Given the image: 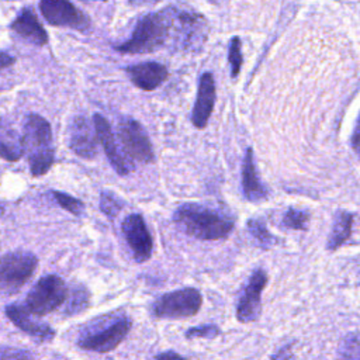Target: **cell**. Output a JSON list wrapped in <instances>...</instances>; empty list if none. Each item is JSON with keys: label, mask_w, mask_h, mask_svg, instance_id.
<instances>
[{"label": "cell", "mask_w": 360, "mask_h": 360, "mask_svg": "<svg viewBox=\"0 0 360 360\" xmlns=\"http://www.w3.org/2000/svg\"><path fill=\"white\" fill-rule=\"evenodd\" d=\"M173 221L180 231L201 240L226 238L235 225V218L229 212L197 202H184L177 207Z\"/></svg>", "instance_id": "6da1fadb"}, {"label": "cell", "mask_w": 360, "mask_h": 360, "mask_svg": "<svg viewBox=\"0 0 360 360\" xmlns=\"http://www.w3.org/2000/svg\"><path fill=\"white\" fill-rule=\"evenodd\" d=\"M170 39V17L167 7L141 17L132 35L122 44L115 45L121 53H150L163 48Z\"/></svg>", "instance_id": "7a4b0ae2"}, {"label": "cell", "mask_w": 360, "mask_h": 360, "mask_svg": "<svg viewBox=\"0 0 360 360\" xmlns=\"http://www.w3.org/2000/svg\"><path fill=\"white\" fill-rule=\"evenodd\" d=\"M22 138L25 152L28 155L31 174L35 177L45 174L55 160L52 129L49 122L38 114L27 115Z\"/></svg>", "instance_id": "3957f363"}, {"label": "cell", "mask_w": 360, "mask_h": 360, "mask_svg": "<svg viewBox=\"0 0 360 360\" xmlns=\"http://www.w3.org/2000/svg\"><path fill=\"white\" fill-rule=\"evenodd\" d=\"M131 329V319L125 314H110L89 323L79 335L82 349L105 353L115 349Z\"/></svg>", "instance_id": "277c9868"}, {"label": "cell", "mask_w": 360, "mask_h": 360, "mask_svg": "<svg viewBox=\"0 0 360 360\" xmlns=\"http://www.w3.org/2000/svg\"><path fill=\"white\" fill-rule=\"evenodd\" d=\"M170 17V41L176 51H198L207 39L208 25L200 13L167 7Z\"/></svg>", "instance_id": "5b68a950"}, {"label": "cell", "mask_w": 360, "mask_h": 360, "mask_svg": "<svg viewBox=\"0 0 360 360\" xmlns=\"http://www.w3.org/2000/svg\"><path fill=\"white\" fill-rule=\"evenodd\" d=\"M68 294L65 281L56 274H49L41 277L30 290L24 307L30 314L41 316L59 308Z\"/></svg>", "instance_id": "8992f818"}, {"label": "cell", "mask_w": 360, "mask_h": 360, "mask_svg": "<svg viewBox=\"0 0 360 360\" xmlns=\"http://www.w3.org/2000/svg\"><path fill=\"white\" fill-rule=\"evenodd\" d=\"M201 304V292L197 288L186 287L159 297L152 305V312L158 318H187L195 315L200 311Z\"/></svg>", "instance_id": "52a82bcc"}, {"label": "cell", "mask_w": 360, "mask_h": 360, "mask_svg": "<svg viewBox=\"0 0 360 360\" xmlns=\"http://www.w3.org/2000/svg\"><path fill=\"white\" fill-rule=\"evenodd\" d=\"M38 260L31 252L15 250L1 257V290L4 294L17 292L34 274Z\"/></svg>", "instance_id": "ba28073f"}, {"label": "cell", "mask_w": 360, "mask_h": 360, "mask_svg": "<svg viewBox=\"0 0 360 360\" xmlns=\"http://www.w3.org/2000/svg\"><path fill=\"white\" fill-rule=\"evenodd\" d=\"M117 131L125 152L134 160L142 165H148L155 160L152 143L139 121L131 117H121L117 125Z\"/></svg>", "instance_id": "9c48e42d"}, {"label": "cell", "mask_w": 360, "mask_h": 360, "mask_svg": "<svg viewBox=\"0 0 360 360\" xmlns=\"http://www.w3.org/2000/svg\"><path fill=\"white\" fill-rule=\"evenodd\" d=\"M39 11L51 25L68 27L77 31H86L90 27V18L66 0H42L39 3Z\"/></svg>", "instance_id": "30bf717a"}, {"label": "cell", "mask_w": 360, "mask_h": 360, "mask_svg": "<svg viewBox=\"0 0 360 360\" xmlns=\"http://www.w3.org/2000/svg\"><path fill=\"white\" fill-rule=\"evenodd\" d=\"M125 240L132 252L136 263H143L150 259L153 250V240L141 214L128 215L121 225Z\"/></svg>", "instance_id": "8fae6325"}, {"label": "cell", "mask_w": 360, "mask_h": 360, "mask_svg": "<svg viewBox=\"0 0 360 360\" xmlns=\"http://www.w3.org/2000/svg\"><path fill=\"white\" fill-rule=\"evenodd\" d=\"M267 284V274L262 269H256L248 284L245 285L236 307V318L240 322H253L260 315V297Z\"/></svg>", "instance_id": "7c38bea8"}, {"label": "cell", "mask_w": 360, "mask_h": 360, "mask_svg": "<svg viewBox=\"0 0 360 360\" xmlns=\"http://www.w3.org/2000/svg\"><path fill=\"white\" fill-rule=\"evenodd\" d=\"M93 124H94V131L97 134V138L101 142L103 149H104L111 166L120 176H127L131 169H129L127 159L124 158V153L120 150V148L117 145V141L112 135L108 121L101 114H94Z\"/></svg>", "instance_id": "4fadbf2b"}, {"label": "cell", "mask_w": 360, "mask_h": 360, "mask_svg": "<svg viewBox=\"0 0 360 360\" xmlns=\"http://www.w3.org/2000/svg\"><path fill=\"white\" fill-rule=\"evenodd\" d=\"M97 134L93 132L89 121L79 115L75 117L69 127L70 149L83 159H93L97 155Z\"/></svg>", "instance_id": "5bb4252c"}, {"label": "cell", "mask_w": 360, "mask_h": 360, "mask_svg": "<svg viewBox=\"0 0 360 360\" xmlns=\"http://www.w3.org/2000/svg\"><path fill=\"white\" fill-rule=\"evenodd\" d=\"M215 103V80L210 72L201 75L198 82L197 98L193 107L191 121L195 128L202 129L207 127Z\"/></svg>", "instance_id": "9a60e30c"}, {"label": "cell", "mask_w": 360, "mask_h": 360, "mask_svg": "<svg viewBox=\"0 0 360 360\" xmlns=\"http://www.w3.org/2000/svg\"><path fill=\"white\" fill-rule=\"evenodd\" d=\"M132 84L141 90L152 91L167 79V68L158 62H141L125 68Z\"/></svg>", "instance_id": "2e32d148"}, {"label": "cell", "mask_w": 360, "mask_h": 360, "mask_svg": "<svg viewBox=\"0 0 360 360\" xmlns=\"http://www.w3.org/2000/svg\"><path fill=\"white\" fill-rule=\"evenodd\" d=\"M10 28L32 45L42 46L48 42L46 31L41 25L37 14L30 7H24L22 10H20L18 15L10 24Z\"/></svg>", "instance_id": "e0dca14e"}, {"label": "cell", "mask_w": 360, "mask_h": 360, "mask_svg": "<svg viewBox=\"0 0 360 360\" xmlns=\"http://www.w3.org/2000/svg\"><path fill=\"white\" fill-rule=\"evenodd\" d=\"M6 315L18 329H21L22 332L28 333L30 336H32L41 342H49L55 336V330L49 325L32 321L30 316V312L25 309V307L15 305V304L7 305Z\"/></svg>", "instance_id": "ac0fdd59"}, {"label": "cell", "mask_w": 360, "mask_h": 360, "mask_svg": "<svg viewBox=\"0 0 360 360\" xmlns=\"http://www.w3.org/2000/svg\"><path fill=\"white\" fill-rule=\"evenodd\" d=\"M242 191L248 201L257 202L267 197V188L262 184L255 160H253V150L250 148L246 149L242 163Z\"/></svg>", "instance_id": "d6986e66"}, {"label": "cell", "mask_w": 360, "mask_h": 360, "mask_svg": "<svg viewBox=\"0 0 360 360\" xmlns=\"http://www.w3.org/2000/svg\"><path fill=\"white\" fill-rule=\"evenodd\" d=\"M0 150H1V156L10 162L18 160L25 152L24 138L18 135L13 128H8L6 124H3V128H1Z\"/></svg>", "instance_id": "ffe728a7"}, {"label": "cell", "mask_w": 360, "mask_h": 360, "mask_svg": "<svg viewBox=\"0 0 360 360\" xmlns=\"http://www.w3.org/2000/svg\"><path fill=\"white\" fill-rule=\"evenodd\" d=\"M352 222H353V214L346 211H338L335 215L333 226L326 243L328 250L338 249L350 235L352 231Z\"/></svg>", "instance_id": "44dd1931"}, {"label": "cell", "mask_w": 360, "mask_h": 360, "mask_svg": "<svg viewBox=\"0 0 360 360\" xmlns=\"http://www.w3.org/2000/svg\"><path fill=\"white\" fill-rule=\"evenodd\" d=\"M246 228L249 231V233L252 235V238L256 240V243L263 248V249H269L271 248L274 243H277V239L273 233H270L266 228V224L263 222V219L260 218H252L246 222Z\"/></svg>", "instance_id": "7402d4cb"}, {"label": "cell", "mask_w": 360, "mask_h": 360, "mask_svg": "<svg viewBox=\"0 0 360 360\" xmlns=\"http://www.w3.org/2000/svg\"><path fill=\"white\" fill-rule=\"evenodd\" d=\"M89 305V291L84 285H75L70 292L68 294V304H66V314L75 315L77 312H82Z\"/></svg>", "instance_id": "603a6c76"}, {"label": "cell", "mask_w": 360, "mask_h": 360, "mask_svg": "<svg viewBox=\"0 0 360 360\" xmlns=\"http://www.w3.org/2000/svg\"><path fill=\"white\" fill-rule=\"evenodd\" d=\"M340 360H360V333L352 332L345 336L340 349Z\"/></svg>", "instance_id": "cb8c5ba5"}, {"label": "cell", "mask_w": 360, "mask_h": 360, "mask_svg": "<svg viewBox=\"0 0 360 360\" xmlns=\"http://www.w3.org/2000/svg\"><path fill=\"white\" fill-rule=\"evenodd\" d=\"M124 208V201L117 197L114 193L103 190L100 193V210L110 218H115L120 211Z\"/></svg>", "instance_id": "d4e9b609"}, {"label": "cell", "mask_w": 360, "mask_h": 360, "mask_svg": "<svg viewBox=\"0 0 360 360\" xmlns=\"http://www.w3.org/2000/svg\"><path fill=\"white\" fill-rule=\"evenodd\" d=\"M51 194L52 197L55 198V201L66 211H69L70 214L79 217V215H83L84 212V204L83 201H80L79 198H75L66 193H62V191H58V190H51Z\"/></svg>", "instance_id": "484cf974"}, {"label": "cell", "mask_w": 360, "mask_h": 360, "mask_svg": "<svg viewBox=\"0 0 360 360\" xmlns=\"http://www.w3.org/2000/svg\"><path fill=\"white\" fill-rule=\"evenodd\" d=\"M228 62L231 66V76L235 79L242 68L243 58H242V42L239 37H233L229 41L228 46Z\"/></svg>", "instance_id": "4316f807"}, {"label": "cell", "mask_w": 360, "mask_h": 360, "mask_svg": "<svg viewBox=\"0 0 360 360\" xmlns=\"http://www.w3.org/2000/svg\"><path fill=\"white\" fill-rule=\"evenodd\" d=\"M309 221V214L302 210L297 208H288L283 215V225L290 229H305L307 224Z\"/></svg>", "instance_id": "83f0119b"}, {"label": "cell", "mask_w": 360, "mask_h": 360, "mask_svg": "<svg viewBox=\"0 0 360 360\" xmlns=\"http://www.w3.org/2000/svg\"><path fill=\"white\" fill-rule=\"evenodd\" d=\"M1 360H35V359L27 350L3 346V349H1Z\"/></svg>", "instance_id": "f1b7e54d"}, {"label": "cell", "mask_w": 360, "mask_h": 360, "mask_svg": "<svg viewBox=\"0 0 360 360\" xmlns=\"http://www.w3.org/2000/svg\"><path fill=\"white\" fill-rule=\"evenodd\" d=\"M219 333V329L215 325H202L195 326L187 330V338H214Z\"/></svg>", "instance_id": "f546056e"}, {"label": "cell", "mask_w": 360, "mask_h": 360, "mask_svg": "<svg viewBox=\"0 0 360 360\" xmlns=\"http://www.w3.org/2000/svg\"><path fill=\"white\" fill-rule=\"evenodd\" d=\"M352 148L357 153V156H360V115H359V118L356 121V125H354V129H353Z\"/></svg>", "instance_id": "4dcf8cb0"}, {"label": "cell", "mask_w": 360, "mask_h": 360, "mask_svg": "<svg viewBox=\"0 0 360 360\" xmlns=\"http://www.w3.org/2000/svg\"><path fill=\"white\" fill-rule=\"evenodd\" d=\"M155 360H184L179 353L176 352H165L155 357Z\"/></svg>", "instance_id": "1f68e13d"}, {"label": "cell", "mask_w": 360, "mask_h": 360, "mask_svg": "<svg viewBox=\"0 0 360 360\" xmlns=\"http://www.w3.org/2000/svg\"><path fill=\"white\" fill-rule=\"evenodd\" d=\"M1 69H6V68H8L10 65H13L14 63V58H13V55H8L6 51H1Z\"/></svg>", "instance_id": "d6a6232c"}, {"label": "cell", "mask_w": 360, "mask_h": 360, "mask_svg": "<svg viewBox=\"0 0 360 360\" xmlns=\"http://www.w3.org/2000/svg\"><path fill=\"white\" fill-rule=\"evenodd\" d=\"M290 346H287V347H284L283 350H280L278 353H277V356L273 359V360H287L288 357H290Z\"/></svg>", "instance_id": "836d02e7"}]
</instances>
